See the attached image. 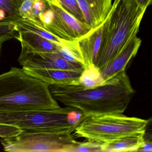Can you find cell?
I'll use <instances>...</instances> for the list:
<instances>
[{"label":"cell","mask_w":152,"mask_h":152,"mask_svg":"<svg viewBox=\"0 0 152 152\" xmlns=\"http://www.w3.org/2000/svg\"><path fill=\"white\" fill-rule=\"evenodd\" d=\"M49 88L56 100L80 111L84 116L123 114L135 94L125 71L94 88L79 84L52 85Z\"/></svg>","instance_id":"1"},{"label":"cell","mask_w":152,"mask_h":152,"mask_svg":"<svg viewBox=\"0 0 152 152\" xmlns=\"http://www.w3.org/2000/svg\"><path fill=\"white\" fill-rule=\"evenodd\" d=\"M147 9L136 0H114L102 25L101 43L94 64L100 72L137 36Z\"/></svg>","instance_id":"2"},{"label":"cell","mask_w":152,"mask_h":152,"mask_svg":"<svg viewBox=\"0 0 152 152\" xmlns=\"http://www.w3.org/2000/svg\"><path fill=\"white\" fill-rule=\"evenodd\" d=\"M60 107L48 85L23 68L12 67L0 75V113Z\"/></svg>","instance_id":"3"},{"label":"cell","mask_w":152,"mask_h":152,"mask_svg":"<svg viewBox=\"0 0 152 152\" xmlns=\"http://www.w3.org/2000/svg\"><path fill=\"white\" fill-rule=\"evenodd\" d=\"M148 122V120L123 114L93 115L83 116L74 132L88 140L105 143L145 130Z\"/></svg>","instance_id":"4"},{"label":"cell","mask_w":152,"mask_h":152,"mask_svg":"<svg viewBox=\"0 0 152 152\" xmlns=\"http://www.w3.org/2000/svg\"><path fill=\"white\" fill-rule=\"evenodd\" d=\"M75 108L66 107L55 110H29L0 113V124L13 125L26 132L74 131L69 114Z\"/></svg>","instance_id":"5"},{"label":"cell","mask_w":152,"mask_h":152,"mask_svg":"<svg viewBox=\"0 0 152 152\" xmlns=\"http://www.w3.org/2000/svg\"><path fill=\"white\" fill-rule=\"evenodd\" d=\"M71 132H26L1 140L7 152H70L80 142L75 139Z\"/></svg>","instance_id":"6"},{"label":"cell","mask_w":152,"mask_h":152,"mask_svg":"<svg viewBox=\"0 0 152 152\" xmlns=\"http://www.w3.org/2000/svg\"><path fill=\"white\" fill-rule=\"evenodd\" d=\"M53 10V17L43 28L66 41H76L92 31L86 23L78 21L61 7L58 0H46Z\"/></svg>","instance_id":"7"},{"label":"cell","mask_w":152,"mask_h":152,"mask_svg":"<svg viewBox=\"0 0 152 152\" xmlns=\"http://www.w3.org/2000/svg\"><path fill=\"white\" fill-rule=\"evenodd\" d=\"M18 62L23 68L58 69L82 72L84 65L66 60L57 53H41L21 50Z\"/></svg>","instance_id":"8"},{"label":"cell","mask_w":152,"mask_h":152,"mask_svg":"<svg viewBox=\"0 0 152 152\" xmlns=\"http://www.w3.org/2000/svg\"><path fill=\"white\" fill-rule=\"evenodd\" d=\"M85 23L91 30L98 27L107 18L113 0H77Z\"/></svg>","instance_id":"9"},{"label":"cell","mask_w":152,"mask_h":152,"mask_svg":"<svg viewBox=\"0 0 152 152\" xmlns=\"http://www.w3.org/2000/svg\"><path fill=\"white\" fill-rule=\"evenodd\" d=\"M140 38H133L121 52L101 71L104 82L125 71L129 62L136 56L141 44Z\"/></svg>","instance_id":"10"},{"label":"cell","mask_w":152,"mask_h":152,"mask_svg":"<svg viewBox=\"0 0 152 152\" xmlns=\"http://www.w3.org/2000/svg\"><path fill=\"white\" fill-rule=\"evenodd\" d=\"M23 68L27 74L40 80L48 86L76 84L82 72L58 69H38L23 67Z\"/></svg>","instance_id":"11"},{"label":"cell","mask_w":152,"mask_h":152,"mask_svg":"<svg viewBox=\"0 0 152 152\" xmlns=\"http://www.w3.org/2000/svg\"><path fill=\"white\" fill-rule=\"evenodd\" d=\"M17 28L18 31L23 30L35 33L45 39L61 46L64 48L68 53L73 56L78 62L84 65V62L78 44V40L72 42L64 40L50 33L44 28L38 26L26 19L21 18L17 20Z\"/></svg>","instance_id":"12"},{"label":"cell","mask_w":152,"mask_h":152,"mask_svg":"<svg viewBox=\"0 0 152 152\" xmlns=\"http://www.w3.org/2000/svg\"><path fill=\"white\" fill-rule=\"evenodd\" d=\"M18 40L21 42L22 50L29 52L57 53L64 48L35 33L29 31H18Z\"/></svg>","instance_id":"13"},{"label":"cell","mask_w":152,"mask_h":152,"mask_svg":"<svg viewBox=\"0 0 152 152\" xmlns=\"http://www.w3.org/2000/svg\"><path fill=\"white\" fill-rule=\"evenodd\" d=\"M102 25L78 40L85 67L96 62L101 43Z\"/></svg>","instance_id":"14"},{"label":"cell","mask_w":152,"mask_h":152,"mask_svg":"<svg viewBox=\"0 0 152 152\" xmlns=\"http://www.w3.org/2000/svg\"><path fill=\"white\" fill-rule=\"evenodd\" d=\"M145 130L132 133L102 145V152H137L145 143Z\"/></svg>","instance_id":"15"},{"label":"cell","mask_w":152,"mask_h":152,"mask_svg":"<svg viewBox=\"0 0 152 152\" xmlns=\"http://www.w3.org/2000/svg\"><path fill=\"white\" fill-rule=\"evenodd\" d=\"M104 82L100 70L93 64L84 67L75 84L85 88H91L101 85Z\"/></svg>","instance_id":"16"},{"label":"cell","mask_w":152,"mask_h":152,"mask_svg":"<svg viewBox=\"0 0 152 152\" xmlns=\"http://www.w3.org/2000/svg\"><path fill=\"white\" fill-rule=\"evenodd\" d=\"M19 18H7L0 20V41L5 42L12 39L18 40L19 34L17 20Z\"/></svg>","instance_id":"17"},{"label":"cell","mask_w":152,"mask_h":152,"mask_svg":"<svg viewBox=\"0 0 152 152\" xmlns=\"http://www.w3.org/2000/svg\"><path fill=\"white\" fill-rule=\"evenodd\" d=\"M22 1L23 0H0V20L20 18L18 11Z\"/></svg>","instance_id":"18"},{"label":"cell","mask_w":152,"mask_h":152,"mask_svg":"<svg viewBox=\"0 0 152 152\" xmlns=\"http://www.w3.org/2000/svg\"><path fill=\"white\" fill-rule=\"evenodd\" d=\"M63 9L75 18L83 23L85 20L77 0H58Z\"/></svg>","instance_id":"19"},{"label":"cell","mask_w":152,"mask_h":152,"mask_svg":"<svg viewBox=\"0 0 152 152\" xmlns=\"http://www.w3.org/2000/svg\"><path fill=\"white\" fill-rule=\"evenodd\" d=\"M102 144L91 140L85 142H80L76 146L71 149L70 152H102Z\"/></svg>","instance_id":"20"},{"label":"cell","mask_w":152,"mask_h":152,"mask_svg":"<svg viewBox=\"0 0 152 152\" xmlns=\"http://www.w3.org/2000/svg\"><path fill=\"white\" fill-rule=\"evenodd\" d=\"M23 131L20 128L8 124H0V137L2 138L15 137Z\"/></svg>","instance_id":"21"},{"label":"cell","mask_w":152,"mask_h":152,"mask_svg":"<svg viewBox=\"0 0 152 152\" xmlns=\"http://www.w3.org/2000/svg\"><path fill=\"white\" fill-rule=\"evenodd\" d=\"M152 151V144L151 141H145L138 149L137 152H151Z\"/></svg>","instance_id":"22"},{"label":"cell","mask_w":152,"mask_h":152,"mask_svg":"<svg viewBox=\"0 0 152 152\" xmlns=\"http://www.w3.org/2000/svg\"><path fill=\"white\" fill-rule=\"evenodd\" d=\"M136 1L142 7L148 8L152 2V0H136Z\"/></svg>","instance_id":"23"},{"label":"cell","mask_w":152,"mask_h":152,"mask_svg":"<svg viewBox=\"0 0 152 152\" xmlns=\"http://www.w3.org/2000/svg\"><path fill=\"white\" fill-rule=\"evenodd\" d=\"M3 42L0 41V54H1V48H2V44L3 43Z\"/></svg>","instance_id":"24"}]
</instances>
